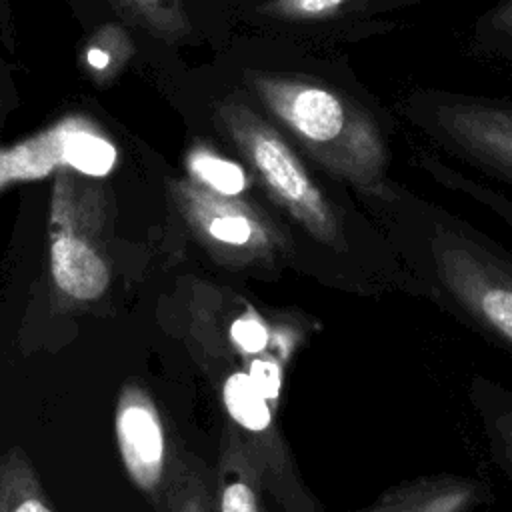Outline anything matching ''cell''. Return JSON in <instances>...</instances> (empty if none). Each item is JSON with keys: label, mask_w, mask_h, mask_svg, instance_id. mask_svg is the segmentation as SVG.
<instances>
[{"label": "cell", "mask_w": 512, "mask_h": 512, "mask_svg": "<svg viewBox=\"0 0 512 512\" xmlns=\"http://www.w3.org/2000/svg\"><path fill=\"white\" fill-rule=\"evenodd\" d=\"M248 98L316 166L364 194H382L388 142L376 114L340 86L314 74L246 68Z\"/></svg>", "instance_id": "cell-1"}, {"label": "cell", "mask_w": 512, "mask_h": 512, "mask_svg": "<svg viewBox=\"0 0 512 512\" xmlns=\"http://www.w3.org/2000/svg\"><path fill=\"white\" fill-rule=\"evenodd\" d=\"M112 232V192L94 176L60 168L48 210V268L56 312L86 308L108 292Z\"/></svg>", "instance_id": "cell-2"}, {"label": "cell", "mask_w": 512, "mask_h": 512, "mask_svg": "<svg viewBox=\"0 0 512 512\" xmlns=\"http://www.w3.org/2000/svg\"><path fill=\"white\" fill-rule=\"evenodd\" d=\"M218 132L236 148L264 194L310 238L334 250L346 248L342 220L288 136L240 92L214 106Z\"/></svg>", "instance_id": "cell-3"}, {"label": "cell", "mask_w": 512, "mask_h": 512, "mask_svg": "<svg viewBox=\"0 0 512 512\" xmlns=\"http://www.w3.org/2000/svg\"><path fill=\"white\" fill-rule=\"evenodd\" d=\"M168 194L202 250L224 268H264L282 260L290 238L246 194H222L186 178H172Z\"/></svg>", "instance_id": "cell-4"}, {"label": "cell", "mask_w": 512, "mask_h": 512, "mask_svg": "<svg viewBox=\"0 0 512 512\" xmlns=\"http://www.w3.org/2000/svg\"><path fill=\"white\" fill-rule=\"evenodd\" d=\"M280 328L224 290L200 286L194 294L192 336L202 354L240 364L274 408H280L286 366L296 352V332Z\"/></svg>", "instance_id": "cell-5"}, {"label": "cell", "mask_w": 512, "mask_h": 512, "mask_svg": "<svg viewBox=\"0 0 512 512\" xmlns=\"http://www.w3.org/2000/svg\"><path fill=\"white\" fill-rule=\"evenodd\" d=\"M404 112L444 150L512 182V100L422 90Z\"/></svg>", "instance_id": "cell-6"}, {"label": "cell", "mask_w": 512, "mask_h": 512, "mask_svg": "<svg viewBox=\"0 0 512 512\" xmlns=\"http://www.w3.org/2000/svg\"><path fill=\"white\" fill-rule=\"evenodd\" d=\"M216 370V384L226 416V430L236 434L256 458L266 490L286 512H314V498L304 490L270 404L250 374L230 358L204 356Z\"/></svg>", "instance_id": "cell-7"}, {"label": "cell", "mask_w": 512, "mask_h": 512, "mask_svg": "<svg viewBox=\"0 0 512 512\" xmlns=\"http://www.w3.org/2000/svg\"><path fill=\"white\" fill-rule=\"evenodd\" d=\"M430 252L446 292L512 348V264L474 238L446 228L432 236Z\"/></svg>", "instance_id": "cell-8"}, {"label": "cell", "mask_w": 512, "mask_h": 512, "mask_svg": "<svg viewBox=\"0 0 512 512\" xmlns=\"http://www.w3.org/2000/svg\"><path fill=\"white\" fill-rule=\"evenodd\" d=\"M114 434L126 476L160 508L184 458L172 452L162 414L144 386L126 382L120 388Z\"/></svg>", "instance_id": "cell-9"}, {"label": "cell", "mask_w": 512, "mask_h": 512, "mask_svg": "<svg viewBox=\"0 0 512 512\" xmlns=\"http://www.w3.org/2000/svg\"><path fill=\"white\" fill-rule=\"evenodd\" d=\"M482 484L462 476H426L386 490L356 512H468L482 498Z\"/></svg>", "instance_id": "cell-10"}, {"label": "cell", "mask_w": 512, "mask_h": 512, "mask_svg": "<svg viewBox=\"0 0 512 512\" xmlns=\"http://www.w3.org/2000/svg\"><path fill=\"white\" fill-rule=\"evenodd\" d=\"M264 490L256 458L236 434L224 430L212 488L214 512H264Z\"/></svg>", "instance_id": "cell-11"}, {"label": "cell", "mask_w": 512, "mask_h": 512, "mask_svg": "<svg viewBox=\"0 0 512 512\" xmlns=\"http://www.w3.org/2000/svg\"><path fill=\"white\" fill-rule=\"evenodd\" d=\"M70 126L72 122H66L64 128H54L32 142L0 150V188L20 180L42 178L56 168L68 166L66 142Z\"/></svg>", "instance_id": "cell-12"}, {"label": "cell", "mask_w": 512, "mask_h": 512, "mask_svg": "<svg viewBox=\"0 0 512 512\" xmlns=\"http://www.w3.org/2000/svg\"><path fill=\"white\" fill-rule=\"evenodd\" d=\"M0 512H56L20 446L8 448L0 458Z\"/></svg>", "instance_id": "cell-13"}, {"label": "cell", "mask_w": 512, "mask_h": 512, "mask_svg": "<svg viewBox=\"0 0 512 512\" xmlns=\"http://www.w3.org/2000/svg\"><path fill=\"white\" fill-rule=\"evenodd\" d=\"M384 4H392V0H262L258 14L280 24L316 26L358 16Z\"/></svg>", "instance_id": "cell-14"}, {"label": "cell", "mask_w": 512, "mask_h": 512, "mask_svg": "<svg viewBox=\"0 0 512 512\" xmlns=\"http://www.w3.org/2000/svg\"><path fill=\"white\" fill-rule=\"evenodd\" d=\"M186 170L192 180L210 190L222 194H246L250 172L246 174L240 164L220 156L208 146L196 144L190 148L186 156Z\"/></svg>", "instance_id": "cell-15"}, {"label": "cell", "mask_w": 512, "mask_h": 512, "mask_svg": "<svg viewBox=\"0 0 512 512\" xmlns=\"http://www.w3.org/2000/svg\"><path fill=\"white\" fill-rule=\"evenodd\" d=\"M134 24L164 40H176L188 32L182 0H112Z\"/></svg>", "instance_id": "cell-16"}, {"label": "cell", "mask_w": 512, "mask_h": 512, "mask_svg": "<svg viewBox=\"0 0 512 512\" xmlns=\"http://www.w3.org/2000/svg\"><path fill=\"white\" fill-rule=\"evenodd\" d=\"M132 56V40L118 26H102L94 32L84 50V64L94 82L110 80Z\"/></svg>", "instance_id": "cell-17"}, {"label": "cell", "mask_w": 512, "mask_h": 512, "mask_svg": "<svg viewBox=\"0 0 512 512\" xmlns=\"http://www.w3.org/2000/svg\"><path fill=\"white\" fill-rule=\"evenodd\" d=\"M160 512H214L212 486L202 468L190 460H182L160 508Z\"/></svg>", "instance_id": "cell-18"}, {"label": "cell", "mask_w": 512, "mask_h": 512, "mask_svg": "<svg viewBox=\"0 0 512 512\" xmlns=\"http://www.w3.org/2000/svg\"><path fill=\"white\" fill-rule=\"evenodd\" d=\"M476 40L512 62V0H500L476 24Z\"/></svg>", "instance_id": "cell-19"}, {"label": "cell", "mask_w": 512, "mask_h": 512, "mask_svg": "<svg viewBox=\"0 0 512 512\" xmlns=\"http://www.w3.org/2000/svg\"><path fill=\"white\" fill-rule=\"evenodd\" d=\"M486 430L496 460L512 476V404L490 410V416L486 418Z\"/></svg>", "instance_id": "cell-20"}, {"label": "cell", "mask_w": 512, "mask_h": 512, "mask_svg": "<svg viewBox=\"0 0 512 512\" xmlns=\"http://www.w3.org/2000/svg\"><path fill=\"white\" fill-rule=\"evenodd\" d=\"M450 184H452V186H458L460 190H464V192H468V194H472V196H476L478 200H482L484 204H488L490 208H494L498 214H502V216L512 224V202H510L508 198L500 196L498 192H494V190H490V188L480 186V184L474 182V180L464 178L462 174H452Z\"/></svg>", "instance_id": "cell-21"}]
</instances>
